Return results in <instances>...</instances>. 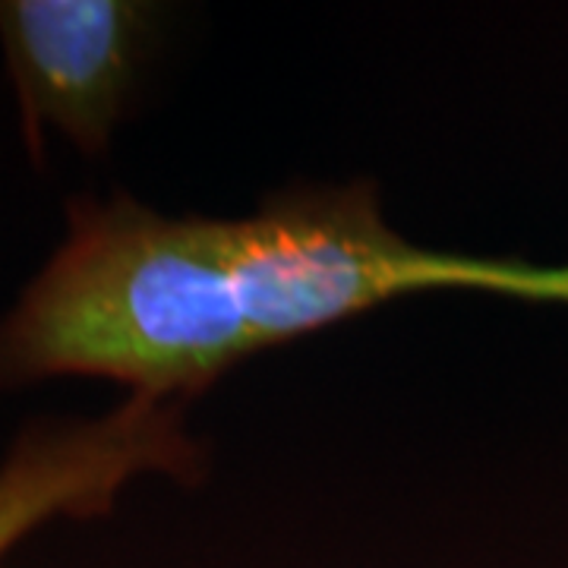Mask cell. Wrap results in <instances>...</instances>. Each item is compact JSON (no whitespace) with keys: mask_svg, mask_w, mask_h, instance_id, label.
Returning a JSON list of instances; mask_svg holds the SVG:
<instances>
[{"mask_svg":"<svg viewBox=\"0 0 568 568\" xmlns=\"http://www.w3.org/2000/svg\"><path fill=\"white\" fill-rule=\"evenodd\" d=\"M253 354L222 219L168 215L126 193L73 196L63 244L0 316L7 392L89 376L186 405Z\"/></svg>","mask_w":568,"mask_h":568,"instance_id":"obj_1","label":"cell"},{"mask_svg":"<svg viewBox=\"0 0 568 568\" xmlns=\"http://www.w3.org/2000/svg\"><path fill=\"white\" fill-rule=\"evenodd\" d=\"M237 313L253 351L301 342L420 291H493L562 301V265L474 260L407 241L388 224L376 183H304L265 196L256 212L222 219Z\"/></svg>","mask_w":568,"mask_h":568,"instance_id":"obj_2","label":"cell"},{"mask_svg":"<svg viewBox=\"0 0 568 568\" xmlns=\"http://www.w3.org/2000/svg\"><path fill=\"white\" fill-rule=\"evenodd\" d=\"M209 452L186 426V405L126 395L92 420L26 426L0 462V559L32 530L108 515L121 489L159 474L196 487Z\"/></svg>","mask_w":568,"mask_h":568,"instance_id":"obj_4","label":"cell"},{"mask_svg":"<svg viewBox=\"0 0 568 568\" xmlns=\"http://www.w3.org/2000/svg\"><path fill=\"white\" fill-rule=\"evenodd\" d=\"M155 29L159 10L136 0H0V48L36 162L48 130L102 155L136 92Z\"/></svg>","mask_w":568,"mask_h":568,"instance_id":"obj_3","label":"cell"}]
</instances>
